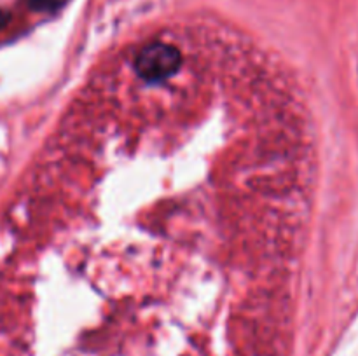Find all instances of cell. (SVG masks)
<instances>
[{"label":"cell","instance_id":"7a4b0ae2","mask_svg":"<svg viewBox=\"0 0 358 356\" xmlns=\"http://www.w3.org/2000/svg\"><path fill=\"white\" fill-rule=\"evenodd\" d=\"M3 21H6V16H3V14L0 13V24H3Z\"/></svg>","mask_w":358,"mask_h":356},{"label":"cell","instance_id":"6da1fadb","mask_svg":"<svg viewBox=\"0 0 358 356\" xmlns=\"http://www.w3.org/2000/svg\"><path fill=\"white\" fill-rule=\"evenodd\" d=\"M180 66V51L175 45L156 42L140 51L136 72L145 80H163L173 75Z\"/></svg>","mask_w":358,"mask_h":356}]
</instances>
